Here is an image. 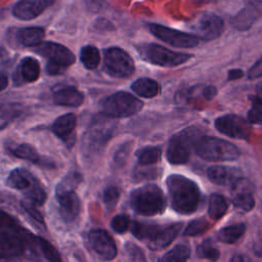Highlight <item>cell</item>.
Masks as SVG:
<instances>
[{
  "label": "cell",
  "instance_id": "8d00e7d4",
  "mask_svg": "<svg viewBox=\"0 0 262 262\" xmlns=\"http://www.w3.org/2000/svg\"><path fill=\"white\" fill-rule=\"evenodd\" d=\"M37 243L43 253V255L51 262H60V257L57 251L53 248L51 244H49L46 239L37 237Z\"/></svg>",
  "mask_w": 262,
  "mask_h": 262
},
{
  "label": "cell",
  "instance_id": "2e32d148",
  "mask_svg": "<svg viewBox=\"0 0 262 262\" xmlns=\"http://www.w3.org/2000/svg\"><path fill=\"white\" fill-rule=\"evenodd\" d=\"M215 128L222 134L236 139H248L251 128L246 119L241 116L227 114L215 120Z\"/></svg>",
  "mask_w": 262,
  "mask_h": 262
},
{
  "label": "cell",
  "instance_id": "277c9868",
  "mask_svg": "<svg viewBox=\"0 0 262 262\" xmlns=\"http://www.w3.org/2000/svg\"><path fill=\"white\" fill-rule=\"evenodd\" d=\"M130 206L137 214L154 216L161 214L165 210L166 200L159 186L146 184L130 193Z\"/></svg>",
  "mask_w": 262,
  "mask_h": 262
},
{
  "label": "cell",
  "instance_id": "d4e9b609",
  "mask_svg": "<svg viewBox=\"0 0 262 262\" xmlns=\"http://www.w3.org/2000/svg\"><path fill=\"white\" fill-rule=\"evenodd\" d=\"M131 89L141 97L152 98L160 93V85L150 78H139L131 85Z\"/></svg>",
  "mask_w": 262,
  "mask_h": 262
},
{
  "label": "cell",
  "instance_id": "9c48e42d",
  "mask_svg": "<svg viewBox=\"0 0 262 262\" xmlns=\"http://www.w3.org/2000/svg\"><path fill=\"white\" fill-rule=\"evenodd\" d=\"M200 130L194 127L186 128L173 135L169 141L166 157L170 164H185L190 156V149L201 137Z\"/></svg>",
  "mask_w": 262,
  "mask_h": 262
},
{
  "label": "cell",
  "instance_id": "603a6c76",
  "mask_svg": "<svg viewBox=\"0 0 262 262\" xmlns=\"http://www.w3.org/2000/svg\"><path fill=\"white\" fill-rule=\"evenodd\" d=\"M207 176L210 181L218 185H230L235 179L241 177L236 169L225 166L210 167L207 171Z\"/></svg>",
  "mask_w": 262,
  "mask_h": 262
},
{
  "label": "cell",
  "instance_id": "7c38bea8",
  "mask_svg": "<svg viewBox=\"0 0 262 262\" xmlns=\"http://www.w3.org/2000/svg\"><path fill=\"white\" fill-rule=\"evenodd\" d=\"M114 129L115 123L111 118L102 115L94 119L84 136V150L87 154L100 151L111 138Z\"/></svg>",
  "mask_w": 262,
  "mask_h": 262
},
{
  "label": "cell",
  "instance_id": "f546056e",
  "mask_svg": "<svg viewBox=\"0 0 262 262\" xmlns=\"http://www.w3.org/2000/svg\"><path fill=\"white\" fill-rule=\"evenodd\" d=\"M228 208L227 202L223 195L213 193L209 200V215L213 220H218L224 216Z\"/></svg>",
  "mask_w": 262,
  "mask_h": 262
},
{
  "label": "cell",
  "instance_id": "681fc988",
  "mask_svg": "<svg viewBox=\"0 0 262 262\" xmlns=\"http://www.w3.org/2000/svg\"><path fill=\"white\" fill-rule=\"evenodd\" d=\"M0 56H1V51H0Z\"/></svg>",
  "mask_w": 262,
  "mask_h": 262
},
{
  "label": "cell",
  "instance_id": "60d3db41",
  "mask_svg": "<svg viewBox=\"0 0 262 262\" xmlns=\"http://www.w3.org/2000/svg\"><path fill=\"white\" fill-rule=\"evenodd\" d=\"M216 94H217V89H216L215 86H212V85L206 86L202 90V96L206 100H211Z\"/></svg>",
  "mask_w": 262,
  "mask_h": 262
},
{
  "label": "cell",
  "instance_id": "7dc6e473",
  "mask_svg": "<svg viewBox=\"0 0 262 262\" xmlns=\"http://www.w3.org/2000/svg\"><path fill=\"white\" fill-rule=\"evenodd\" d=\"M196 5H200V4H204V3H207L209 0H192Z\"/></svg>",
  "mask_w": 262,
  "mask_h": 262
},
{
  "label": "cell",
  "instance_id": "ba28073f",
  "mask_svg": "<svg viewBox=\"0 0 262 262\" xmlns=\"http://www.w3.org/2000/svg\"><path fill=\"white\" fill-rule=\"evenodd\" d=\"M35 51L47 59L46 73L48 75H58L68 67L75 62L74 53L66 46L55 42L40 43Z\"/></svg>",
  "mask_w": 262,
  "mask_h": 262
},
{
  "label": "cell",
  "instance_id": "e0dca14e",
  "mask_svg": "<svg viewBox=\"0 0 262 262\" xmlns=\"http://www.w3.org/2000/svg\"><path fill=\"white\" fill-rule=\"evenodd\" d=\"M230 195L233 205L242 211H250L255 206L254 185L244 177H238L230 184Z\"/></svg>",
  "mask_w": 262,
  "mask_h": 262
},
{
  "label": "cell",
  "instance_id": "484cf974",
  "mask_svg": "<svg viewBox=\"0 0 262 262\" xmlns=\"http://www.w3.org/2000/svg\"><path fill=\"white\" fill-rule=\"evenodd\" d=\"M45 32L40 27H29L17 32V40L24 46H38L43 40Z\"/></svg>",
  "mask_w": 262,
  "mask_h": 262
},
{
  "label": "cell",
  "instance_id": "7bdbcfd3",
  "mask_svg": "<svg viewBox=\"0 0 262 262\" xmlns=\"http://www.w3.org/2000/svg\"><path fill=\"white\" fill-rule=\"evenodd\" d=\"M104 0H87V5L89 6V9L93 11H97L102 8Z\"/></svg>",
  "mask_w": 262,
  "mask_h": 262
},
{
  "label": "cell",
  "instance_id": "4fadbf2b",
  "mask_svg": "<svg viewBox=\"0 0 262 262\" xmlns=\"http://www.w3.org/2000/svg\"><path fill=\"white\" fill-rule=\"evenodd\" d=\"M103 70L114 78H127L134 73L135 64L132 57L119 47H110L104 50Z\"/></svg>",
  "mask_w": 262,
  "mask_h": 262
},
{
  "label": "cell",
  "instance_id": "d6a6232c",
  "mask_svg": "<svg viewBox=\"0 0 262 262\" xmlns=\"http://www.w3.org/2000/svg\"><path fill=\"white\" fill-rule=\"evenodd\" d=\"M138 164L141 166H148L156 164L161 157V148L158 146H146L136 154Z\"/></svg>",
  "mask_w": 262,
  "mask_h": 262
},
{
  "label": "cell",
  "instance_id": "8992f818",
  "mask_svg": "<svg viewBox=\"0 0 262 262\" xmlns=\"http://www.w3.org/2000/svg\"><path fill=\"white\" fill-rule=\"evenodd\" d=\"M6 184L23 192L28 201L34 205H42L46 200V192L39 180L27 169H13L6 180Z\"/></svg>",
  "mask_w": 262,
  "mask_h": 262
},
{
  "label": "cell",
  "instance_id": "4dcf8cb0",
  "mask_svg": "<svg viewBox=\"0 0 262 262\" xmlns=\"http://www.w3.org/2000/svg\"><path fill=\"white\" fill-rule=\"evenodd\" d=\"M80 59L86 69L94 70L97 68L100 60L99 51L92 45H86L80 50Z\"/></svg>",
  "mask_w": 262,
  "mask_h": 262
},
{
  "label": "cell",
  "instance_id": "ffe728a7",
  "mask_svg": "<svg viewBox=\"0 0 262 262\" xmlns=\"http://www.w3.org/2000/svg\"><path fill=\"white\" fill-rule=\"evenodd\" d=\"M53 102L61 106L77 107L84 101V94L74 86H60L53 91Z\"/></svg>",
  "mask_w": 262,
  "mask_h": 262
},
{
  "label": "cell",
  "instance_id": "c3c4849f",
  "mask_svg": "<svg viewBox=\"0 0 262 262\" xmlns=\"http://www.w3.org/2000/svg\"><path fill=\"white\" fill-rule=\"evenodd\" d=\"M1 16H2V11H0V18H1Z\"/></svg>",
  "mask_w": 262,
  "mask_h": 262
},
{
  "label": "cell",
  "instance_id": "5bb4252c",
  "mask_svg": "<svg viewBox=\"0 0 262 262\" xmlns=\"http://www.w3.org/2000/svg\"><path fill=\"white\" fill-rule=\"evenodd\" d=\"M149 32L161 41L180 48H192L200 43L199 38L194 35L171 29L159 24H149Z\"/></svg>",
  "mask_w": 262,
  "mask_h": 262
},
{
  "label": "cell",
  "instance_id": "52a82bcc",
  "mask_svg": "<svg viewBox=\"0 0 262 262\" xmlns=\"http://www.w3.org/2000/svg\"><path fill=\"white\" fill-rule=\"evenodd\" d=\"M142 106V101L133 94L118 91L103 99L101 102V113L111 119L126 118L138 113Z\"/></svg>",
  "mask_w": 262,
  "mask_h": 262
},
{
  "label": "cell",
  "instance_id": "f1b7e54d",
  "mask_svg": "<svg viewBox=\"0 0 262 262\" xmlns=\"http://www.w3.org/2000/svg\"><path fill=\"white\" fill-rule=\"evenodd\" d=\"M245 231H246V225L244 223H235L220 229L217 233V237H218V241L222 243L233 244L241 238V236L245 233Z\"/></svg>",
  "mask_w": 262,
  "mask_h": 262
},
{
  "label": "cell",
  "instance_id": "83f0119b",
  "mask_svg": "<svg viewBox=\"0 0 262 262\" xmlns=\"http://www.w3.org/2000/svg\"><path fill=\"white\" fill-rule=\"evenodd\" d=\"M23 113V106L16 102L0 104V130L7 127Z\"/></svg>",
  "mask_w": 262,
  "mask_h": 262
},
{
  "label": "cell",
  "instance_id": "d590c367",
  "mask_svg": "<svg viewBox=\"0 0 262 262\" xmlns=\"http://www.w3.org/2000/svg\"><path fill=\"white\" fill-rule=\"evenodd\" d=\"M209 227H210V224L208 223V221H206L203 218H200L196 220H192L185 228L183 234L189 235V236L198 235V234L205 232Z\"/></svg>",
  "mask_w": 262,
  "mask_h": 262
},
{
  "label": "cell",
  "instance_id": "7402d4cb",
  "mask_svg": "<svg viewBox=\"0 0 262 262\" xmlns=\"http://www.w3.org/2000/svg\"><path fill=\"white\" fill-rule=\"evenodd\" d=\"M40 76V64L34 57L27 56L21 59L17 68V75L14 80L18 83H31Z\"/></svg>",
  "mask_w": 262,
  "mask_h": 262
},
{
  "label": "cell",
  "instance_id": "cb8c5ba5",
  "mask_svg": "<svg viewBox=\"0 0 262 262\" xmlns=\"http://www.w3.org/2000/svg\"><path fill=\"white\" fill-rule=\"evenodd\" d=\"M9 151L16 158L23 159L29 162H32L34 164L43 165V166H50L49 162L43 160L41 156L38 154V151L35 149L34 146H32L29 143H20L16 145H11L9 147Z\"/></svg>",
  "mask_w": 262,
  "mask_h": 262
},
{
  "label": "cell",
  "instance_id": "44dd1931",
  "mask_svg": "<svg viewBox=\"0 0 262 262\" xmlns=\"http://www.w3.org/2000/svg\"><path fill=\"white\" fill-rule=\"evenodd\" d=\"M77 125V118L73 113L64 114L58 117L52 124L51 129L53 133L62 141L70 143L74 142L73 134Z\"/></svg>",
  "mask_w": 262,
  "mask_h": 262
},
{
  "label": "cell",
  "instance_id": "6da1fadb",
  "mask_svg": "<svg viewBox=\"0 0 262 262\" xmlns=\"http://www.w3.org/2000/svg\"><path fill=\"white\" fill-rule=\"evenodd\" d=\"M172 208L180 214H191L198 210L201 203V191L191 179L172 174L166 180Z\"/></svg>",
  "mask_w": 262,
  "mask_h": 262
},
{
  "label": "cell",
  "instance_id": "30bf717a",
  "mask_svg": "<svg viewBox=\"0 0 262 262\" xmlns=\"http://www.w3.org/2000/svg\"><path fill=\"white\" fill-rule=\"evenodd\" d=\"M29 237L30 233L17 222L0 227V259H11L24 254Z\"/></svg>",
  "mask_w": 262,
  "mask_h": 262
},
{
  "label": "cell",
  "instance_id": "7a4b0ae2",
  "mask_svg": "<svg viewBox=\"0 0 262 262\" xmlns=\"http://www.w3.org/2000/svg\"><path fill=\"white\" fill-rule=\"evenodd\" d=\"M181 226V223L155 225L135 222L132 226V232L149 249L160 250L174 241V238L179 233Z\"/></svg>",
  "mask_w": 262,
  "mask_h": 262
},
{
  "label": "cell",
  "instance_id": "e575fe53",
  "mask_svg": "<svg viewBox=\"0 0 262 262\" xmlns=\"http://www.w3.org/2000/svg\"><path fill=\"white\" fill-rule=\"evenodd\" d=\"M252 107L248 113V123L261 125L262 123V99L259 95L252 97Z\"/></svg>",
  "mask_w": 262,
  "mask_h": 262
},
{
  "label": "cell",
  "instance_id": "8fae6325",
  "mask_svg": "<svg viewBox=\"0 0 262 262\" xmlns=\"http://www.w3.org/2000/svg\"><path fill=\"white\" fill-rule=\"evenodd\" d=\"M138 52L143 60L164 68L178 67L192 57V55L175 52L155 43H149L138 47Z\"/></svg>",
  "mask_w": 262,
  "mask_h": 262
},
{
  "label": "cell",
  "instance_id": "1f68e13d",
  "mask_svg": "<svg viewBox=\"0 0 262 262\" xmlns=\"http://www.w3.org/2000/svg\"><path fill=\"white\" fill-rule=\"evenodd\" d=\"M190 255V248L187 245H177L162 256L158 262H186Z\"/></svg>",
  "mask_w": 262,
  "mask_h": 262
},
{
  "label": "cell",
  "instance_id": "f35d334b",
  "mask_svg": "<svg viewBox=\"0 0 262 262\" xmlns=\"http://www.w3.org/2000/svg\"><path fill=\"white\" fill-rule=\"evenodd\" d=\"M111 225L116 232L123 233L129 227V218L126 215H117L113 218Z\"/></svg>",
  "mask_w": 262,
  "mask_h": 262
},
{
  "label": "cell",
  "instance_id": "f6af8a7d",
  "mask_svg": "<svg viewBox=\"0 0 262 262\" xmlns=\"http://www.w3.org/2000/svg\"><path fill=\"white\" fill-rule=\"evenodd\" d=\"M8 85V78L6 77V75L0 73V91L4 90Z\"/></svg>",
  "mask_w": 262,
  "mask_h": 262
},
{
  "label": "cell",
  "instance_id": "ab89813d",
  "mask_svg": "<svg viewBox=\"0 0 262 262\" xmlns=\"http://www.w3.org/2000/svg\"><path fill=\"white\" fill-rule=\"evenodd\" d=\"M262 76V60L259 59L250 70L248 73L249 79H257Z\"/></svg>",
  "mask_w": 262,
  "mask_h": 262
},
{
  "label": "cell",
  "instance_id": "74e56055",
  "mask_svg": "<svg viewBox=\"0 0 262 262\" xmlns=\"http://www.w3.org/2000/svg\"><path fill=\"white\" fill-rule=\"evenodd\" d=\"M119 195L120 194H119V190L117 187L110 186V187L105 188V190L103 192V202L108 210L114 209V207L116 206V204L119 200Z\"/></svg>",
  "mask_w": 262,
  "mask_h": 262
},
{
  "label": "cell",
  "instance_id": "4316f807",
  "mask_svg": "<svg viewBox=\"0 0 262 262\" xmlns=\"http://www.w3.org/2000/svg\"><path fill=\"white\" fill-rule=\"evenodd\" d=\"M259 16V9H256L253 4L242 9L231 20L232 26L237 30H248Z\"/></svg>",
  "mask_w": 262,
  "mask_h": 262
},
{
  "label": "cell",
  "instance_id": "3957f363",
  "mask_svg": "<svg viewBox=\"0 0 262 262\" xmlns=\"http://www.w3.org/2000/svg\"><path fill=\"white\" fill-rule=\"evenodd\" d=\"M82 177L77 172L69 173L56 186V200L63 220L73 221L81 211V202L75 189Z\"/></svg>",
  "mask_w": 262,
  "mask_h": 262
},
{
  "label": "cell",
  "instance_id": "d6986e66",
  "mask_svg": "<svg viewBox=\"0 0 262 262\" xmlns=\"http://www.w3.org/2000/svg\"><path fill=\"white\" fill-rule=\"evenodd\" d=\"M55 0H19L12 8V14L21 20H30L39 16Z\"/></svg>",
  "mask_w": 262,
  "mask_h": 262
},
{
  "label": "cell",
  "instance_id": "b9f144b4",
  "mask_svg": "<svg viewBox=\"0 0 262 262\" xmlns=\"http://www.w3.org/2000/svg\"><path fill=\"white\" fill-rule=\"evenodd\" d=\"M16 221L8 213L0 211V227L8 226V225H11V224H13Z\"/></svg>",
  "mask_w": 262,
  "mask_h": 262
},
{
  "label": "cell",
  "instance_id": "ee69618b",
  "mask_svg": "<svg viewBox=\"0 0 262 262\" xmlns=\"http://www.w3.org/2000/svg\"><path fill=\"white\" fill-rule=\"evenodd\" d=\"M244 76V72L241 69H232L227 73V79L229 81L231 80H236L239 79Z\"/></svg>",
  "mask_w": 262,
  "mask_h": 262
},
{
  "label": "cell",
  "instance_id": "836d02e7",
  "mask_svg": "<svg viewBox=\"0 0 262 262\" xmlns=\"http://www.w3.org/2000/svg\"><path fill=\"white\" fill-rule=\"evenodd\" d=\"M196 253H198V256L200 258L208 259V260H211V261H216L220 256L219 250L216 247H214V245L212 244V242L210 239L204 241L199 246V248L196 250Z\"/></svg>",
  "mask_w": 262,
  "mask_h": 262
},
{
  "label": "cell",
  "instance_id": "5b68a950",
  "mask_svg": "<svg viewBox=\"0 0 262 262\" xmlns=\"http://www.w3.org/2000/svg\"><path fill=\"white\" fill-rule=\"evenodd\" d=\"M193 147L196 155L206 161H233L239 157V149L233 143L218 137L202 135Z\"/></svg>",
  "mask_w": 262,
  "mask_h": 262
},
{
  "label": "cell",
  "instance_id": "9a60e30c",
  "mask_svg": "<svg viewBox=\"0 0 262 262\" xmlns=\"http://www.w3.org/2000/svg\"><path fill=\"white\" fill-rule=\"evenodd\" d=\"M190 28L196 38L213 40L223 33L224 21L219 15L213 12H206L198 16Z\"/></svg>",
  "mask_w": 262,
  "mask_h": 262
},
{
  "label": "cell",
  "instance_id": "ac0fdd59",
  "mask_svg": "<svg viewBox=\"0 0 262 262\" xmlns=\"http://www.w3.org/2000/svg\"><path fill=\"white\" fill-rule=\"evenodd\" d=\"M88 242L96 255L104 261H111L117 256V247L112 236L102 229H93L88 233Z\"/></svg>",
  "mask_w": 262,
  "mask_h": 262
},
{
  "label": "cell",
  "instance_id": "bcb514c9",
  "mask_svg": "<svg viewBox=\"0 0 262 262\" xmlns=\"http://www.w3.org/2000/svg\"><path fill=\"white\" fill-rule=\"evenodd\" d=\"M230 262H250L248 258L242 256V255H235L231 258Z\"/></svg>",
  "mask_w": 262,
  "mask_h": 262
}]
</instances>
